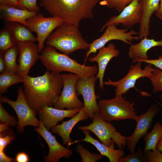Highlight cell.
Segmentation results:
<instances>
[{"label":"cell","mask_w":162,"mask_h":162,"mask_svg":"<svg viewBox=\"0 0 162 162\" xmlns=\"http://www.w3.org/2000/svg\"><path fill=\"white\" fill-rule=\"evenodd\" d=\"M22 78L25 96L36 114L44 107L54 105L63 88L61 74L48 70L41 76Z\"/></svg>","instance_id":"6da1fadb"},{"label":"cell","mask_w":162,"mask_h":162,"mask_svg":"<svg viewBox=\"0 0 162 162\" xmlns=\"http://www.w3.org/2000/svg\"><path fill=\"white\" fill-rule=\"evenodd\" d=\"M40 7L64 23L79 26L83 20L92 19L93 9L100 0H39Z\"/></svg>","instance_id":"7a4b0ae2"},{"label":"cell","mask_w":162,"mask_h":162,"mask_svg":"<svg viewBox=\"0 0 162 162\" xmlns=\"http://www.w3.org/2000/svg\"><path fill=\"white\" fill-rule=\"evenodd\" d=\"M39 59L47 70L60 74L63 71L70 72L80 77L95 75L98 72L96 65L87 66L81 64L64 53L57 52L56 49L47 46L41 52Z\"/></svg>","instance_id":"3957f363"},{"label":"cell","mask_w":162,"mask_h":162,"mask_svg":"<svg viewBox=\"0 0 162 162\" xmlns=\"http://www.w3.org/2000/svg\"><path fill=\"white\" fill-rule=\"evenodd\" d=\"M46 44L67 55L78 50H88L90 45L82 37L79 26L64 23L49 35Z\"/></svg>","instance_id":"277c9868"},{"label":"cell","mask_w":162,"mask_h":162,"mask_svg":"<svg viewBox=\"0 0 162 162\" xmlns=\"http://www.w3.org/2000/svg\"><path fill=\"white\" fill-rule=\"evenodd\" d=\"M98 104L100 116L107 122L126 119L136 121L138 118L133 104L126 100L122 95L111 99L100 100Z\"/></svg>","instance_id":"5b68a950"},{"label":"cell","mask_w":162,"mask_h":162,"mask_svg":"<svg viewBox=\"0 0 162 162\" xmlns=\"http://www.w3.org/2000/svg\"><path fill=\"white\" fill-rule=\"evenodd\" d=\"M92 123L86 126H79V129L88 130L95 135L102 143L109 146L122 149L126 145L125 136L116 131V129L111 123L106 122L101 117L99 112L96 113L92 118Z\"/></svg>","instance_id":"8992f818"},{"label":"cell","mask_w":162,"mask_h":162,"mask_svg":"<svg viewBox=\"0 0 162 162\" xmlns=\"http://www.w3.org/2000/svg\"><path fill=\"white\" fill-rule=\"evenodd\" d=\"M0 98V102L8 104L15 112L18 119L17 128L19 132H23L24 128L27 125L35 127L39 126L40 121L36 118V113L28 104L21 87L18 88L16 100H12L1 95Z\"/></svg>","instance_id":"52a82bcc"},{"label":"cell","mask_w":162,"mask_h":162,"mask_svg":"<svg viewBox=\"0 0 162 162\" xmlns=\"http://www.w3.org/2000/svg\"><path fill=\"white\" fill-rule=\"evenodd\" d=\"M106 28L104 32L100 37L90 44L89 48L85 55V63L90 54L92 53L95 54L111 40H119L131 45L133 40H137L140 39L138 36H134L138 34V32L133 29L128 32L127 28L119 29L117 28L116 25L113 24L108 26Z\"/></svg>","instance_id":"ba28073f"},{"label":"cell","mask_w":162,"mask_h":162,"mask_svg":"<svg viewBox=\"0 0 162 162\" xmlns=\"http://www.w3.org/2000/svg\"><path fill=\"white\" fill-rule=\"evenodd\" d=\"M61 76L63 81V88L54 105V107L68 110L83 108L84 104L78 98L76 88V83L80 76L71 73L61 74Z\"/></svg>","instance_id":"9c48e42d"},{"label":"cell","mask_w":162,"mask_h":162,"mask_svg":"<svg viewBox=\"0 0 162 162\" xmlns=\"http://www.w3.org/2000/svg\"><path fill=\"white\" fill-rule=\"evenodd\" d=\"M142 62H139L135 65H131L127 75L121 80L114 81L110 79L104 82V85L111 86L116 87V96L127 93L131 88L135 87L137 80L141 77L150 78L153 68L152 65L148 64L142 69Z\"/></svg>","instance_id":"30bf717a"},{"label":"cell","mask_w":162,"mask_h":162,"mask_svg":"<svg viewBox=\"0 0 162 162\" xmlns=\"http://www.w3.org/2000/svg\"><path fill=\"white\" fill-rule=\"evenodd\" d=\"M27 27L37 34L39 52H42L44 43L52 32L64 23L60 18L56 17H45L41 14L27 20Z\"/></svg>","instance_id":"8fae6325"},{"label":"cell","mask_w":162,"mask_h":162,"mask_svg":"<svg viewBox=\"0 0 162 162\" xmlns=\"http://www.w3.org/2000/svg\"><path fill=\"white\" fill-rule=\"evenodd\" d=\"M97 79L95 75L80 77L76 84L77 95H82L83 98V109L88 117L92 119L96 113L99 112L95 93V83Z\"/></svg>","instance_id":"7c38bea8"},{"label":"cell","mask_w":162,"mask_h":162,"mask_svg":"<svg viewBox=\"0 0 162 162\" xmlns=\"http://www.w3.org/2000/svg\"><path fill=\"white\" fill-rule=\"evenodd\" d=\"M142 16V10L139 0H133L117 15L111 17L102 26L100 31H102L108 25L120 24L128 29L134 25L140 24Z\"/></svg>","instance_id":"4fadbf2b"},{"label":"cell","mask_w":162,"mask_h":162,"mask_svg":"<svg viewBox=\"0 0 162 162\" xmlns=\"http://www.w3.org/2000/svg\"><path fill=\"white\" fill-rule=\"evenodd\" d=\"M157 104L152 105L144 113L138 116L136 121V127L131 136L126 137V145L130 153L134 152L136 146L141 138L145 136L152 123V120L159 111Z\"/></svg>","instance_id":"5bb4252c"},{"label":"cell","mask_w":162,"mask_h":162,"mask_svg":"<svg viewBox=\"0 0 162 162\" xmlns=\"http://www.w3.org/2000/svg\"><path fill=\"white\" fill-rule=\"evenodd\" d=\"M16 44L19 56L16 74L22 78L28 75L31 68L39 58L40 55L38 45L34 42H18Z\"/></svg>","instance_id":"9a60e30c"},{"label":"cell","mask_w":162,"mask_h":162,"mask_svg":"<svg viewBox=\"0 0 162 162\" xmlns=\"http://www.w3.org/2000/svg\"><path fill=\"white\" fill-rule=\"evenodd\" d=\"M35 130L43 138L48 146L49 152L44 159L46 162H57L62 158H68L71 156L72 151L60 143L40 121L39 126Z\"/></svg>","instance_id":"2e32d148"},{"label":"cell","mask_w":162,"mask_h":162,"mask_svg":"<svg viewBox=\"0 0 162 162\" xmlns=\"http://www.w3.org/2000/svg\"><path fill=\"white\" fill-rule=\"evenodd\" d=\"M120 51L116 48L115 44L111 43L106 46L102 47L98 50L95 56L88 57L90 62H96L98 64V72L96 76L99 80V86L101 89L104 88V77L108 64L113 58L118 56Z\"/></svg>","instance_id":"e0dca14e"},{"label":"cell","mask_w":162,"mask_h":162,"mask_svg":"<svg viewBox=\"0 0 162 162\" xmlns=\"http://www.w3.org/2000/svg\"><path fill=\"white\" fill-rule=\"evenodd\" d=\"M78 108L66 110L46 106L39 111L40 120L48 130L56 125L59 121L66 118H72L76 115L82 108Z\"/></svg>","instance_id":"ac0fdd59"},{"label":"cell","mask_w":162,"mask_h":162,"mask_svg":"<svg viewBox=\"0 0 162 162\" xmlns=\"http://www.w3.org/2000/svg\"><path fill=\"white\" fill-rule=\"evenodd\" d=\"M83 132L85 135V138L73 141L70 143V146L82 141L90 143L96 148L101 155L106 157L110 162H118L120 158L124 156L125 154L122 149H115L114 147L109 146L100 142L93 137L88 130H83Z\"/></svg>","instance_id":"d6986e66"},{"label":"cell","mask_w":162,"mask_h":162,"mask_svg":"<svg viewBox=\"0 0 162 162\" xmlns=\"http://www.w3.org/2000/svg\"><path fill=\"white\" fill-rule=\"evenodd\" d=\"M160 0H139L141 7L142 16L138 32L140 40L148 37L150 34L151 18L159 8Z\"/></svg>","instance_id":"ffe728a7"},{"label":"cell","mask_w":162,"mask_h":162,"mask_svg":"<svg viewBox=\"0 0 162 162\" xmlns=\"http://www.w3.org/2000/svg\"><path fill=\"white\" fill-rule=\"evenodd\" d=\"M88 118L82 108L70 119L63 121L62 124L52 128V131L53 133L57 134L62 138L64 145L69 146L73 142L70 135L73 128L79 122L86 120Z\"/></svg>","instance_id":"44dd1931"},{"label":"cell","mask_w":162,"mask_h":162,"mask_svg":"<svg viewBox=\"0 0 162 162\" xmlns=\"http://www.w3.org/2000/svg\"><path fill=\"white\" fill-rule=\"evenodd\" d=\"M0 10L2 17L6 21L17 22L28 26L27 20L36 15L38 13L26 9L6 6L0 4Z\"/></svg>","instance_id":"7402d4cb"},{"label":"cell","mask_w":162,"mask_h":162,"mask_svg":"<svg viewBox=\"0 0 162 162\" xmlns=\"http://www.w3.org/2000/svg\"><path fill=\"white\" fill-rule=\"evenodd\" d=\"M130 45L128 52L130 58L147 59L148 58L147 52L149 50L154 47L162 46V39L157 41L145 37L141 39L139 43Z\"/></svg>","instance_id":"603a6c76"},{"label":"cell","mask_w":162,"mask_h":162,"mask_svg":"<svg viewBox=\"0 0 162 162\" xmlns=\"http://www.w3.org/2000/svg\"><path fill=\"white\" fill-rule=\"evenodd\" d=\"M16 43L18 42L37 41L32 32L26 26L14 22L10 24L8 28Z\"/></svg>","instance_id":"cb8c5ba5"},{"label":"cell","mask_w":162,"mask_h":162,"mask_svg":"<svg viewBox=\"0 0 162 162\" xmlns=\"http://www.w3.org/2000/svg\"><path fill=\"white\" fill-rule=\"evenodd\" d=\"M162 137V125L158 122L154 124L152 131L143 137L145 143L143 152L156 150L158 143Z\"/></svg>","instance_id":"d4e9b609"},{"label":"cell","mask_w":162,"mask_h":162,"mask_svg":"<svg viewBox=\"0 0 162 162\" xmlns=\"http://www.w3.org/2000/svg\"><path fill=\"white\" fill-rule=\"evenodd\" d=\"M19 53L17 45L11 47L3 55L5 65L6 71L16 74L18 64L16 62V58Z\"/></svg>","instance_id":"484cf974"},{"label":"cell","mask_w":162,"mask_h":162,"mask_svg":"<svg viewBox=\"0 0 162 162\" xmlns=\"http://www.w3.org/2000/svg\"><path fill=\"white\" fill-rule=\"evenodd\" d=\"M22 82V78L16 74L5 70L0 75L1 93L6 92L8 88L12 85Z\"/></svg>","instance_id":"4316f807"},{"label":"cell","mask_w":162,"mask_h":162,"mask_svg":"<svg viewBox=\"0 0 162 162\" xmlns=\"http://www.w3.org/2000/svg\"><path fill=\"white\" fill-rule=\"evenodd\" d=\"M16 43L8 28L2 30L0 33V54H3Z\"/></svg>","instance_id":"83f0119b"},{"label":"cell","mask_w":162,"mask_h":162,"mask_svg":"<svg viewBox=\"0 0 162 162\" xmlns=\"http://www.w3.org/2000/svg\"><path fill=\"white\" fill-rule=\"evenodd\" d=\"M76 151L80 154L82 162H95L101 159L103 157L100 154L90 152L80 144L77 146Z\"/></svg>","instance_id":"f1b7e54d"},{"label":"cell","mask_w":162,"mask_h":162,"mask_svg":"<svg viewBox=\"0 0 162 162\" xmlns=\"http://www.w3.org/2000/svg\"><path fill=\"white\" fill-rule=\"evenodd\" d=\"M152 85V93L162 91V71L158 68H153L149 79Z\"/></svg>","instance_id":"f546056e"},{"label":"cell","mask_w":162,"mask_h":162,"mask_svg":"<svg viewBox=\"0 0 162 162\" xmlns=\"http://www.w3.org/2000/svg\"><path fill=\"white\" fill-rule=\"evenodd\" d=\"M133 0H103L100 2V4L102 5L105 6L109 8L114 9L119 13Z\"/></svg>","instance_id":"4dcf8cb0"},{"label":"cell","mask_w":162,"mask_h":162,"mask_svg":"<svg viewBox=\"0 0 162 162\" xmlns=\"http://www.w3.org/2000/svg\"><path fill=\"white\" fill-rule=\"evenodd\" d=\"M119 162H148L143 151L139 146L136 152L128 154L120 158Z\"/></svg>","instance_id":"1f68e13d"},{"label":"cell","mask_w":162,"mask_h":162,"mask_svg":"<svg viewBox=\"0 0 162 162\" xmlns=\"http://www.w3.org/2000/svg\"><path fill=\"white\" fill-rule=\"evenodd\" d=\"M16 8L20 9H26L28 10L37 12L39 8L37 5V0H19Z\"/></svg>","instance_id":"d6a6232c"},{"label":"cell","mask_w":162,"mask_h":162,"mask_svg":"<svg viewBox=\"0 0 162 162\" xmlns=\"http://www.w3.org/2000/svg\"><path fill=\"white\" fill-rule=\"evenodd\" d=\"M0 121L1 123H4L11 126L18 124V122L15 118L10 115L0 103Z\"/></svg>","instance_id":"836d02e7"},{"label":"cell","mask_w":162,"mask_h":162,"mask_svg":"<svg viewBox=\"0 0 162 162\" xmlns=\"http://www.w3.org/2000/svg\"><path fill=\"white\" fill-rule=\"evenodd\" d=\"M0 133V151H4L5 147L14 140L15 136L11 131L6 134L4 132Z\"/></svg>","instance_id":"e575fe53"},{"label":"cell","mask_w":162,"mask_h":162,"mask_svg":"<svg viewBox=\"0 0 162 162\" xmlns=\"http://www.w3.org/2000/svg\"><path fill=\"white\" fill-rule=\"evenodd\" d=\"M144 154L148 162H162V153L157 150L148 151Z\"/></svg>","instance_id":"d590c367"},{"label":"cell","mask_w":162,"mask_h":162,"mask_svg":"<svg viewBox=\"0 0 162 162\" xmlns=\"http://www.w3.org/2000/svg\"><path fill=\"white\" fill-rule=\"evenodd\" d=\"M133 62L136 63L139 62H145L148 64H150L154 65L157 68L162 71V55L160 56L157 59H143L140 58H136L133 59Z\"/></svg>","instance_id":"8d00e7d4"},{"label":"cell","mask_w":162,"mask_h":162,"mask_svg":"<svg viewBox=\"0 0 162 162\" xmlns=\"http://www.w3.org/2000/svg\"><path fill=\"white\" fill-rule=\"evenodd\" d=\"M15 160L17 162H28L29 160V158L26 153L21 152L16 154Z\"/></svg>","instance_id":"74e56055"},{"label":"cell","mask_w":162,"mask_h":162,"mask_svg":"<svg viewBox=\"0 0 162 162\" xmlns=\"http://www.w3.org/2000/svg\"><path fill=\"white\" fill-rule=\"evenodd\" d=\"M15 161V159L10 158L7 155L4 151H0V162H11Z\"/></svg>","instance_id":"f35d334b"},{"label":"cell","mask_w":162,"mask_h":162,"mask_svg":"<svg viewBox=\"0 0 162 162\" xmlns=\"http://www.w3.org/2000/svg\"><path fill=\"white\" fill-rule=\"evenodd\" d=\"M19 0H0V4L6 6L16 7Z\"/></svg>","instance_id":"ab89813d"},{"label":"cell","mask_w":162,"mask_h":162,"mask_svg":"<svg viewBox=\"0 0 162 162\" xmlns=\"http://www.w3.org/2000/svg\"><path fill=\"white\" fill-rule=\"evenodd\" d=\"M156 16L162 20V0H160L159 8L155 12Z\"/></svg>","instance_id":"60d3db41"},{"label":"cell","mask_w":162,"mask_h":162,"mask_svg":"<svg viewBox=\"0 0 162 162\" xmlns=\"http://www.w3.org/2000/svg\"><path fill=\"white\" fill-rule=\"evenodd\" d=\"M5 70V65L3 58V54L0 56V72L2 73Z\"/></svg>","instance_id":"b9f144b4"},{"label":"cell","mask_w":162,"mask_h":162,"mask_svg":"<svg viewBox=\"0 0 162 162\" xmlns=\"http://www.w3.org/2000/svg\"><path fill=\"white\" fill-rule=\"evenodd\" d=\"M9 128L8 124L1 122L0 124V133L4 131Z\"/></svg>","instance_id":"7bdbcfd3"},{"label":"cell","mask_w":162,"mask_h":162,"mask_svg":"<svg viewBox=\"0 0 162 162\" xmlns=\"http://www.w3.org/2000/svg\"><path fill=\"white\" fill-rule=\"evenodd\" d=\"M156 150L161 152H162V137L158 143L156 147Z\"/></svg>","instance_id":"ee69618b"},{"label":"cell","mask_w":162,"mask_h":162,"mask_svg":"<svg viewBox=\"0 0 162 162\" xmlns=\"http://www.w3.org/2000/svg\"><path fill=\"white\" fill-rule=\"evenodd\" d=\"M159 98L160 100H162V91L161 94H160Z\"/></svg>","instance_id":"f6af8a7d"}]
</instances>
